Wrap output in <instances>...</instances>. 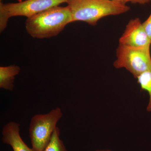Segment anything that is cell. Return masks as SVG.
<instances>
[{"label": "cell", "mask_w": 151, "mask_h": 151, "mask_svg": "<svg viewBox=\"0 0 151 151\" xmlns=\"http://www.w3.org/2000/svg\"><path fill=\"white\" fill-rule=\"evenodd\" d=\"M72 22L69 7L58 6L27 18L25 28L32 37L48 38L59 35L67 24Z\"/></svg>", "instance_id": "1"}, {"label": "cell", "mask_w": 151, "mask_h": 151, "mask_svg": "<svg viewBox=\"0 0 151 151\" xmlns=\"http://www.w3.org/2000/svg\"><path fill=\"white\" fill-rule=\"evenodd\" d=\"M67 3L73 22H84L92 26L104 17L121 14L130 9L127 5L113 0H69Z\"/></svg>", "instance_id": "2"}, {"label": "cell", "mask_w": 151, "mask_h": 151, "mask_svg": "<svg viewBox=\"0 0 151 151\" xmlns=\"http://www.w3.org/2000/svg\"><path fill=\"white\" fill-rule=\"evenodd\" d=\"M69 0H24L18 3H0V31H4L12 17H30Z\"/></svg>", "instance_id": "3"}, {"label": "cell", "mask_w": 151, "mask_h": 151, "mask_svg": "<svg viewBox=\"0 0 151 151\" xmlns=\"http://www.w3.org/2000/svg\"><path fill=\"white\" fill-rule=\"evenodd\" d=\"M62 116L61 109L58 107L46 114H36L32 118L29 134L32 148L35 151L44 150Z\"/></svg>", "instance_id": "4"}, {"label": "cell", "mask_w": 151, "mask_h": 151, "mask_svg": "<svg viewBox=\"0 0 151 151\" xmlns=\"http://www.w3.org/2000/svg\"><path fill=\"white\" fill-rule=\"evenodd\" d=\"M113 65L116 68H125L137 78L151 70L150 47H134L119 44Z\"/></svg>", "instance_id": "5"}, {"label": "cell", "mask_w": 151, "mask_h": 151, "mask_svg": "<svg viewBox=\"0 0 151 151\" xmlns=\"http://www.w3.org/2000/svg\"><path fill=\"white\" fill-rule=\"evenodd\" d=\"M120 44L137 47H151V41L138 18L130 20L119 40Z\"/></svg>", "instance_id": "6"}, {"label": "cell", "mask_w": 151, "mask_h": 151, "mask_svg": "<svg viewBox=\"0 0 151 151\" xmlns=\"http://www.w3.org/2000/svg\"><path fill=\"white\" fill-rule=\"evenodd\" d=\"M2 140L12 147L13 151H35L24 143L20 134V124L10 122L5 124L2 130Z\"/></svg>", "instance_id": "7"}, {"label": "cell", "mask_w": 151, "mask_h": 151, "mask_svg": "<svg viewBox=\"0 0 151 151\" xmlns=\"http://www.w3.org/2000/svg\"><path fill=\"white\" fill-rule=\"evenodd\" d=\"M20 68L17 65L0 67V88L13 91L15 76L19 74Z\"/></svg>", "instance_id": "8"}, {"label": "cell", "mask_w": 151, "mask_h": 151, "mask_svg": "<svg viewBox=\"0 0 151 151\" xmlns=\"http://www.w3.org/2000/svg\"><path fill=\"white\" fill-rule=\"evenodd\" d=\"M138 84L141 89L148 92L149 95V101L147 107V111L151 112V70L142 73L137 78Z\"/></svg>", "instance_id": "9"}, {"label": "cell", "mask_w": 151, "mask_h": 151, "mask_svg": "<svg viewBox=\"0 0 151 151\" xmlns=\"http://www.w3.org/2000/svg\"><path fill=\"white\" fill-rule=\"evenodd\" d=\"M60 130L56 127L51 139L43 151H67L63 142L60 138Z\"/></svg>", "instance_id": "10"}, {"label": "cell", "mask_w": 151, "mask_h": 151, "mask_svg": "<svg viewBox=\"0 0 151 151\" xmlns=\"http://www.w3.org/2000/svg\"><path fill=\"white\" fill-rule=\"evenodd\" d=\"M142 24L146 33L151 41V12L148 18Z\"/></svg>", "instance_id": "11"}, {"label": "cell", "mask_w": 151, "mask_h": 151, "mask_svg": "<svg viewBox=\"0 0 151 151\" xmlns=\"http://www.w3.org/2000/svg\"><path fill=\"white\" fill-rule=\"evenodd\" d=\"M113 1L119 2L124 4H126L128 3H131L132 4L144 5L151 3V0H113Z\"/></svg>", "instance_id": "12"}, {"label": "cell", "mask_w": 151, "mask_h": 151, "mask_svg": "<svg viewBox=\"0 0 151 151\" xmlns=\"http://www.w3.org/2000/svg\"><path fill=\"white\" fill-rule=\"evenodd\" d=\"M24 0H18V2H21L22 1H23Z\"/></svg>", "instance_id": "13"}, {"label": "cell", "mask_w": 151, "mask_h": 151, "mask_svg": "<svg viewBox=\"0 0 151 151\" xmlns=\"http://www.w3.org/2000/svg\"><path fill=\"white\" fill-rule=\"evenodd\" d=\"M110 151L109 150H100V151Z\"/></svg>", "instance_id": "14"}, {"label": "cell", "mask_w": 151, "mask_h": 151, "mask_svg": "<svg viewBox=\"0 0 151 151\" xmlns=\"http://www.w3.org/2000/svg\"><path fill=\"white\" fill-rule=\"evenodd\" d=\"M0 1H1H1H2V0H0Z\"/></svg>", "instance_id": "15"}]
</instances>
